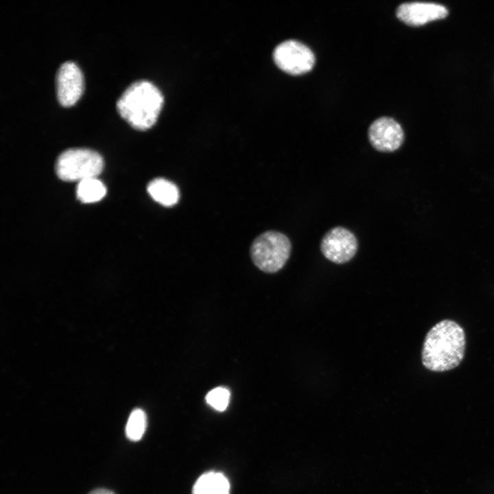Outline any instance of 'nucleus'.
<instances>
[{"instance_id":"ddd939ff","label":"nucleus","mask_w":494,"mask_h":494,"mask_svg":"<svg viewBox=\"0 0 494 494\" xmlns=\"http://www.w3.org/2000/svg\"><path fill=\"white\" fill-rule=\"evenodd\" d=\"M147 427V416L140 409L133 410L127 421L125 432L128 440L137 442L141 439Z\"/></svg>"},{"instance_id":"6e6552de","label":"nucleus","mask_w":494,"mask_h":494,"mask_svg":"<svg viewBox=\"0 0 494 494\" xmlns=\"http://www.w3.org/2000/svg\"><path fill=\"white\" fill-rule=\"evenodd\" d=\"M368 134L372 146L382 152L397 150L404 139L401 125L388 117H382L374 121L368 128Z\"/></svg>"},{"instance_id":"1a4fd4ad","label":"nucleus","mask_w":494,"mask_h":494,"mask_svg":"<svg viewBox=\"0 0 494 494\" xmlns=\"http://www.w3.org/2000/svg\"><path fill=\"white\" fill-rule=\"evenodd\" d=\"M397 18L410 26H420L430 21L442 19L448 14L443 5L430 2H410L401 4L397 9Z\"/></svg>"},{"instance_id":"f257e3e1","label":"nucleus","mask_w":494,"mask_h":494,"mask_svg":"<svg viewBox=\"0 0 494 494\" xmlns=\"http://www.w3.org/2000/svg\"><path fill=\"white\" fill-rule=\"evenodd\" d=\"M466 337L456 322L445 319L427 332L423 345L422 363L428 370L444 372L457 367L464 358Z\"/></svg>"},{"instance_id":"f8f14e48","label":"nucleus","mask_w":494,"mask_h":494,"mask_svg":"<svg viewBox=\"0 0 494 494\" xmlns=\"http://www.w3.org/2000/svg\"><path fill=\"white\" fill-rule=\"evenodd\" d=\"M104 185L97 178H86L78 182L76 193L82 202L91 203L100 200L105 196Z\"/></svg>"},{"instance_id":"7ed1b4c3","label":"nucleus","mask_w":494,"mask_h":494,"mask_svg":"<svg viewBox=\"0 0 494 494\" xmlns=\"http://www.w3.org/2000/svg\"><path fill=\"white\" fill-rule=\"evenodd\" d=\"M292 250L289 238L278 231H267L253 242L250 255L255 265L267 273L280 270L288 260Z\"/></svg>"},{"instance_id":"39448f33","label":"nucleus","mask_w":494,"mask_h":494,"mask_svg":"<svg viewBox=\"0 0 494 494\" xmlns=\"http://www.w3.org/2000/svg\"><path fill=\"white\" fill-rule=\"evenodd\" d=\"M273 58L280 69L293 75L309 72L316 60L312 51L295 40H287L277 45L273 52Z\"/></svg>"},{"instance_id":"f03ea898","label":"nucleus","mask_w":494,"mask_h":494,"mask_svg":"<svg viewBox=\"0 0 494 494\" xmlns=\"http://www.w3.org/2000/svg\"><path fill=\"white\" fill-rule=\"evenodd\" d=\"M163 104L161 91L148 80L131 83L118 98L116 107L120 115L138 130L152 127Z\"/></svg>"},{"instance_id":"20e7f679","label":"nucleus","mask_w":494,"mask_h":494,"mask_svg":"<svg viewBox=\"0 0 494 494\" xmlns=\"http://www.w3.org/2000/svg\"><path fill=\"white\" fill-rule=\"evenodd\" d=\"M104 161L95 150L74 148L62 152L56 163L58 176L65 181H81L97 178L102 172Z\"/></svg>"},{"instance_id":"4468645a","label":"nucleus","mask_w":494,"mask_h":494,"mask_svg":"<svg viewBox=\"0 0 494 494\" xmlns=\"http://www.w3.org/2000/svg\"><path fill=\"white\" fill-rule=\"evenodd\" d=\"M230 400V392L223 387H217L209 391L206 396L209 405L217 411L226 409Z\"/></svg>"},{"instance_id":"0eeeda50","label":"nucleus","mask_w":494,"mask_h":494,"mask_svg":"<svg viewBox=\"0 0 494 494\" xmlns=\"http://www.w3.org/2000/svg\"><path fill=\"white\" fill-rule=\"evenodd\" d=\"M56 94L59 102L64 106L74 104L81 96L84 78L78 64L68 60L62 63L56 75Z\"/></svg>"},{"instance_id":"2eb2a0df","label":"nucleus","mask_w":494,"mask_h":494,"mask_svg":"<svg viewBox=\"0 0 494 494\" xmlns=\"http://www.w3.org/2000/svg\"><path fill=\"white\" fill-rule=\"evenodd\" d=\"M88 494H116V493L115 492H113V491L105 489V488H97L94 490H92Z\"/></svg>"},{"instance_id":"423d86ee","label":"nucleus","mask_w":494,"mask_h":494,"mask_svg":"<svg viewBox=\"0 0 494 494\" xmlns=\"http://www.w3.org/2000/svg\"><path fill=\"white\" fill-rule=\"evenodd\" d=\"M320 250L325 257L331 262L344 263L356 254L357 241L351 231L342 226H336L330 229L322 237Z\"/></svg>"},{"instance_id":"9d476101","label":"nucleus","mask_w":494,"mask_h":494,"mask_svg":"<svg viewBox=\"0 0 494 494\" xmlns=\"http://www.w3.org/2000/svg\"><path fill=\"white\" fill-rule=\"evenodd\" d=\"M148 192L153 200L165 207L176 204L180 197L177 186L161 178H155L148 184Z\"/></svg>"},{"instance_id":"9b49d317","label":"nucleus","mask_w":494,"mask_h":494,"mask_svg":"<svg viewBox=\"0 0 494 494\" xmlns=\"http://www.w3.org/2000/svg\"><path fill=\"white\" fill-rule=\"evenodd\" d=\"M227 478L220 473L207 472L202 475L194 484L193 494H229Z\"/></svg>"}]
</instances>
